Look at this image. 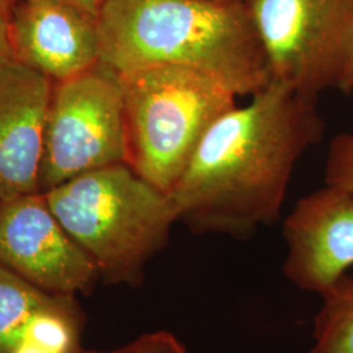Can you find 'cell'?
Listing matches in <instances>:
<instances>
[{
    "instance_id": "cell-1",
    "label": "cell",
    "mask_w": 353,
    "mask_h": 353,
    "mask_svg": "<svg viewBox=\"0 0 353 353\" xmlns=\"http://www.w3.org/2000/svg\"><path fill=\"white\" fill-rule=\"evenodd\" d=\"M316 101L271 81L223 114L169 192L178 221L237 239L275 223L294 166L323 137Z\"/></svg>"
},
{
    "instance_id": "cell-2",
    "label": "cell",
    "mask_w": 353,
    "mask_h": 353,
    "mask_svg": "<svg viewBox=\"0 0 353 353\" xmlns=\"http://www.w3.org/2000/svg\"><path fill=\"white\" fill-rule=\"evenodd\" d=\"M100 63L117 74L179 65L252 96L271 83L246 4L234 0H105Z\"/></svg>"
},
{
    "instance_id": "cell-3",
    "label": "cell",
    "mask_w": 353,
    "mask_h": 353,
    "mask_svg": "<svg viewBox=\"0 0 353 353\" xmlns=\"http://www.w3.org/2000/svg\"><path fill=\"white\" fill-rule=\"evenodd\" d=\"M43 194L105 283L114 285H141L145 265L166 246L178 221L170 195L126 163L83 173Z\"/></svg>"
},
{
    "instance_id": "cell-4",
    "label": "cell",
    "mask_w": 353,
    "mask_h": 353,
    "mask_svg": "<svg viewBox=\"0 0 353 353\" xmlns=\"http://www.w3.org/2000/svg\"><path fill=\"white\" fill-rule=\"evenodd\" d=\"M126 131V164L170 192L203 137L239 97L223 83L179 65L118 74Z\"/></svg>"
},
{
    "instance_id": "cell-5",
    "label": "cell",
    "mask_w": 353,
    "mask_h": 353,
    "mask_svg": "<svg viewBox=\"0 0 353 353\" xmlns=\"http://www.w3.org/2000/svg\"><path fill=\"white\" fill-rule=\"evenodd\" d=\"M271 81L318 99L339 88L353 42V0H246Z\"/></svg>"
},
{
    "instance_id": "cell-6",
    "label": "cell",
    "mask_w": 353,
    "mask_h": 353,
    "mask_svg": "<svg viewBox=\"0 0 353 353\" xmlns=\"http://www.w3.org/2000/svg\"><path fill=\"white\" fill-rule=\"evenodd\" d=\"M121 163H126V131L118 74L97 63L55 83L46 119L41 192Z\"/></svg>"
},
{
    "instance_id": "cell-7",
    "label": "cell",
    "mask_w": 353,
    "mask_h": 353,
    "mask_svg": "<svg viewBox=\"0 0 353 353\" xmlns=\"http://www.w3.org/2000/svg\"><path fill=\"white\" fill-rule=\"evenodd\" d=\"M0 265L52 294L89 293L101 279L43 192L0 202Z\"/></svg>"
},
{
    "instance_id": "cell-8",
    "label": "cell",
    "mask_w": 353,
    "mask_h": 353,
    "mask_svg": "<svg viewBox=\"0 0 353 353\" xmlns=\"http://www.w3.org/2000/svg\"><path fill=\"white\" fill-rule=\"evenodd\" d=\"M283 274L322 296L353 265V192L325 186L301 198L287 216Z\"/></svg>"
},
{
    "instance_id": "cell-9",
    "label": "cell",
    "mask_w": 353,
    "mask_h": 353,
    "mask_svg": "<svg viewBox=\"0 0 353 353\" xmlns=\"http://www.w3.org/2000/svg\"><path fill=\"white\" fill-rule=\"evenodd\" d=\"M14 59L61 83L100 63L97 16L65 0H24L10 19Z\"/></svg>"
},
{
    "instance_id": "cell-10",
    "label": "cell",
    "mask_w": 353,
    "mask_h": 353,
    "mask_svg": "<svg viewBox=\"0 0 353 353\" xmlns=\"http://www.w3.org/2000/svg\"><path fill=\"white\" fill-rule=\"evenodd\" d=\"M54 81L13 62L0 74V202L41 192Z\"/></svg>"
},
{
    "instance_id": "cell-11",
    "label": "cell",
    "mask_w": 353,
    "mask_h": 353,
    "mask_svg": "<svg viewBox=\"0 0 353 353\" xmlns=\"http://www.w3.org/2000/svg\"><path fill=\"white\" fill-rule=\"evenodd\" d=\"M58 296L0 265V353H13L32 318Z\"/></svg>"
},
{
    "instance_id": "cell-12",
    "label": "cell",
    "mask_w": 353,
    "mask_h": 353,
    "mask_svg": "<svg viewBox=\"0 0 353 353\" xmlns=\"http://www.w3.org/2000/svg\"><path fill=\"white\" fill-rule=\"evenodd\" d=\"M307 353H353V278L344 275L322 296Z\"/></svg>"
},
{
    "instance_id": "cell-13",
    "label": "cell",
    "mask_w": 353,
    "mask_h": 353,
    "mask_svg": "<svg viewBox=\"0 0 353 353\" xmlns=\"http://www.w3.org/2000/svg\"><path fill=\"white\" fill-rule=\"evenodd\" d=\"M325 183L353 192V134L341 132L328 148Z\"/></svg>"
},
{
    "instance_id": "cell-14",
    "label": "cell",
    "mask_w": 353,
    "mask_h": 353,
    "mask_svg": "<svg viewBox=\"0 0 353 353\" xmlns=\"http://www.w3.org/2000/svg\"><path fill=\"white\" fill-rule=\"evenodd\" d=\"M81 353H186V347L172 332L154 331L113 351L83 350Z\"/></svg>"
},
{
    "instance_id": "cell-15",
    "label": "cell",
    "mask_w": 353,
    "mask_h": 353,
    "mask_svg": "<svg viewBox=\"0 0 353 353\" xmlns=\"http://www.w3.org/2000/svg\"><path fill=\"white\" fill-rule=\"evenodd\" d=\"M13 62H16V59L11 41L10 19L0 12V74Z\"/></svg>"
},
{
    "instance_id": "cell-16",
    "label": "cell",
    "mask_w": 353,
    "mask_h": 353,
    "mask_svg": "<svg viewBox=\"0 0 353 353\" xmlns=\"http://www.w3.org/2000/svg\"><path fill=\"white\" fill-rule=\"evenodd\" d=\"M353 87V42L351 45L350 52L347 55L345 64L341 72V81H339V88L344 92H352Z\"/></svg>"
},
{
    "instance_id": "cell-17",
    "label": "cell",
    "mask_w": 353,
    "mask_h": 353,
    "mask_svg": "<svg viewBox=\"0 0 353 353\" xmlns=\"http://www.w3.org/2000/svg\"><path fill=\"white\" fill-rule=\"evenodd\" d=\"M65 1L76 4V6L87 10L89 12L96 14V16H99L102 4L105 3V0H65Z\"/></svg>"
},
{
    "instance_id": "cell-18",
    "label": "cell",
    "mask_w": 353,
    "mask_h": 353,
    "mask_svg": "<svg viewBox=\"0 0 353 353\" xmlns=\"http://www.w3.org/2000/svg\"><path fill=\"white\" fill-rule=\"evenodd\" d=\"M13 353H51L38 345H34L32 343H26V341H21L19 343V345L14 348Z\"/></svg>"
},
{
    "instance_id": "cell-19",
    "label": "cell",
    "mask_w": 353,
    "mask_h": 353,
    "mask_svg": "<svg viewBox=\"0 0 353 353\" xmlns=\"http://www.w3.org/2000/svg\"><path fill=\"white\" fill-rule=\"evenodd\" d=\"M13 10V0H0V12L11 19Z\"/></svg>"
},
{
    "instance_id": "cell-20",
    "label": "cell",
    "mask_w": 353,
    "mask_h": 353,
    "mask_svg": "<svg viewBox=\"0 0 353 353\" xmlns=\"http://www.w3.org/2000/svg\"><path fill=\"white\" fill-rule=\"evenodd\" d=\"M234 1H243V3H245V1H246V0H234Z\"/></svg>"
},
{
    "instance_id": "cell-21",
    "label": "cell",
    "mask_w": 353,
    "mask_h": 353,
    "mask_svg": "<svg viewBox=\"0 0 353 353\" xmlns=\"http://www.w3.org/2000/svg\"><path fill=\"white\" fill-rule=\"evenodd\" d=\"M352 90H353V87H352Z\"/></svg>"
}]
</instances>
